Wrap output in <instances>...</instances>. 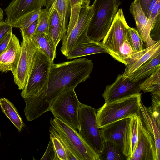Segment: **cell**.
<instances>
[{
    "instance_id": "cell-1",
    "label": "cell",
    "mask_w": 160,
    "mask_h": 160,
    "mask_svg": "<svg viewBox=\"0 0 160 160\" xmlns=\"http://www.w3.org/2000/svg\"><path fill=\"white\" fill-rule=\"evenodd\" d=\"M93 68L92 61L86 58L57 64L52 63L45 85L35 95L24 98V112L27 120L32 121L49 111L52 102L61 92L75 88L86 81Z\"/></svg>"
},
{
    "instance_id": "cell-2",
    "label": "cell",
    "mask_w": 160,
    "mask_h": 160,
    "mask_svg": "<svg viewBox=\"0 0 160 160\" xmlns=\"http://www.w3.org/2000/svg\"><path fill=\"white\" fill-rule=\"evenodd\" d=\"M120 0H95L94 13L90 22L87 37L95 42L103 40L109 31L121 4Z\"/></svg>"
},
{
    "instance_id": "cell-3",
    "label": "cell",
    "mask_w": 160,
    "mask_h": 160,
    "mask_svg": "<svg viewBox=\"0 0 160 160\" xmlns=\"http://www.w3.org/2000/svg\"><path fill=\"white\" fill-rule=\"evenodd\" d=\"M141 101V93H139L105 103L96 112L99 128H103L121 119L138 115Z\"/></svg>"
},
{
    "instance_id": "cell-4",
    "label": "cell",
    "mask_w": 160,
    "mask_h": 160,
    "mask_svg": "<svg viewBox=\"0 0 160 160\" xmlns=\"http://www.w3.org/2000/svg\"><path fill=\"white\" fill-rule=\"evenodd\" d=\"M49 131L56 133L78 160H99V154L84 140L76 130L57 118H51Z\"/></svg>"
},
{
    "instance_id": "cell-5",
    "label": "cell",
    "mask_w": 160,
    "mask_h": 160,
    "mask_svg": "<svg viewBox=\"0 0 160 160\" xmlns=\"http://www.w3.org/2000/svg\"><path fill=\"white\" fill-rule=\"evenodd\" d=\"M78 116L79 135L99 154L102 149L104 140L98 126L96 110L91 106L81 103Z\"/></svg>"
},
{
    "instance_id": "cell-6",
    "label": "cell",
    "mask_w": 160,
    "mask_h": 160,
    "mask_svg": "<svg viewBox=\"0 0 160 160\" xmlns=\"http://www.w3.org/2000/svg\"><path fill=\"white\" fill-rule=\"evenodd\" d=\"M75 88L61 92L52 102L49 108L54 117L75 129H78V109L81 103Z\"/></svg>"
},
{
    "instance_id": "cell-7",
    "label": "cell",
    "mask_w": 160,
    "mask_h": 160,
    "mask_svg": "<svg viewBox=\"0 0 160 160\" xmlns=\"http://www.w3.org/2000/svg\"><path fill=\"white\" fill-rule=\"evenodd\" d=\"M52 63L38 48L26 83L21 92L22 98H28L35 95L45 85Z\"/></svg>"
},
{
    "instance_id": "cell-8",
    "label": "cell",
    "mask_w": 160,
    "mask_h": 160,
    "mask_svg": "<svg viewBox=\"0 0 160 160\" xmlns=\"http://www.w3.org/2000/svg\"><path fill=\"white\" fill-rule=\"evenodd\" d=\"M93 13L92 5H82L78 21L62 39L60 50L65 57L87 37L88 27Z\"/></svg>"
},
{
    "instance_id": "cell-9",
    "label": "cell",
    "mask_w": 160,
    "mask_h": 160,
    "mask_svg": "<svg viewBox=\"0 0 160 160\" xmlns=\"http://www.w3.org/2000/svg\"><path fill=\"white\" fill-rule=\"evenodd\" d=\"M129 27L126 21L122 8L118 9L111 26L102 41L104 47L114 59L127 38Z\"/></svg>"
},
{
    "instance_id": "cell-10",
    "label": "cell",
    "mask_w": 160,
    "mask_h": 160,
    "mask_svg": "<svg viewBox=\"0 0 160 160\" xmlns=\"http://www.w3.org/2000/svg\"><path fill=\"white\" fill-rule=\"evenodd\" d=\"M21 52L19 59L15 69L12 72L14 82L22 90L26 85L34 56L38 47L33 39L22 36Z\"/></svg>"
},
{
    "instance_id": "cell-11",
    "label": "cell",
    "mask_w": 160,
    "mask_h": 160,
    "mask_svg": "<svg viewBox=\"0 0 160 160\" xmlns=\"http://www.w3.org/2000/svg\"><path fill=\"white\" fill-rule=\"evenodd\" d=\"M131 117L116 121L100 129L103 140L111 141L117 144L127 157L128 160L129 155L130 123Z\"/></svg>"
},
{
    "instance_id": "cell-12",
    "label": "cell",
    "mask_w": 160,
    "mask_h": 160,
    "mask_svg": "<svg viewBox=\"0 0 160 160\" xmlns=\"http://www.w3.org/2000/svg\"><path fill=\"white\" fill-rule=\"evenodd\" d=\"M142 81L133 82L122 74H119L114 82L106 86L102 96L108 103L140 93Z\"/></svg>"
},
{
    "instance_id": "cell-13",
    "label": "cell",
    "mask_w": 160,
    "mask_h": 160,
    "mask_svg": "<svg viewBox=\"0 0 160 160\" xmlns=\"http://www.w3.org/2000/svg\"><path fill=\"white\" fill-rule=\"evenodd\" d=\"M46 1V0H12L4 9L6 16L5 21L12 26L26 15L45 6Z\"/></svg>"
},
{
    "instance_id": "cell-14",
    "label": "cell",
    "mask_w": 160,
    "mask_h": 160,
    "mask_svg": "<svg viewBox=\"0 0 160 160\" xmlns=\"http://www.w3.org/2000/svg\"><path fill=\"white\" fill-rule=\"evenodd\" d=\"M130 160H158L154 141L142 125L139 117L138 141Z\"/></svg>"
},
{
    "instance_id": "cell-15",
    "label": "cell",
    "mask_w": 160,
    "mask_h": 160,
    "mask_svg": "<svg viewBox=\"0 0 160 160\" xmlns=\"http://www.w3.org/2000/svg\"><path fill=\"white\" fill-rule=\"evenodd\" d=\"M138 115L142 125L154 141L158 160H160V119L154 115L150 107H146L141 101Z\"/></svg>"
},
{
    "instance_id": "cell-16",
    "label": "cell",
    "mask_w": 160,
    "mask_h": 160,
    "mask_svg": "<svg viewBox=\"0 0 160 160\" xmlns=\"http://www.w3.org/2000/svg\"><path fill=\"white\" fill-rule=\"evenodd\" d=\"M129 9L134 19L138 31L146 44V48L156 43L157 42L151 38L150 35L153 23L147 18L139 3L133 1L131 3Z\"/></svg>"
},
{
    "instance_id": "cell-17",
    "label": "cell",
    "mask_w": 160,
    "mask_h": 160,
    "mask_svg": "<svg viewBox=\"0 0 160 160\" xmlns=\"http://www.w3.org/2000/svg\"><path fill=\"white\" fill-rule=\"evenodd\" d=\"M21 49L18 39L12 33L7 47L0 54V72H12L15 69Z\"/></svg>"
},
{
    "instance_id": "cell-18",
    "label": "cell",
    "mask_w": 160,
    "mask_h": 160,
    "mask_svg": "<svg viewBox=\"0 0 160 160\" xmlns=\"http://www.w3.org/2000/svg\"><path fill=\"white\" fill-rule=\"evenodd\" d=\"M103 53L109 54L102 42H94L87 37L72 49L66 57L68 59H71L91 54Z\"/></svg>"
},
{
    "instance_id": "cell-19",
    "label": "cell",
    "mask_w": 160,
    "mask_h": 160,
    "mask_svg": "<svg viewBox=\"0 0 160 160\" xmlns=\"http://www.w3.org/2000/svg\"><path fill=\"white\" fill-rule=\"evenodd\" d=\"M49 14L48 35L56 47L65 36L59 15L54 9L48 12Z\"/></svg>"
},
{
    "instance_id": "cell-20",
    "label": "cell",
    "mask_w": 160,
    "mask_h": 160,
    "mask_svg": "<svg viewBox=\"0 0 160 160\" xmlns=\"http://www.w3.org/2000/svg\"><path fill=\"white\" fill-rule=\"evenodd\" d=\"M45 9L48 12L55 9L58 12L64 31L66 33L70 16L69 0H46Z\"/></svg>"
},
{
    "instance_id": "cell-21",
    "label": "cell",
    "mask_w": 160,
    "mask_h": 160,
    "mask_svg": "<svg viewBox=\"0 0 160 160\" xmlns=\"http://www.w3.org/2000/svg\"><path fill=\"white\" fill-rule=\"evenodd\" d=\"M160 68V53L141 66L127 77L133 82H138L148 77Z\"/></svg>"
},
{
    "instance_id": "cell-22",
    "label": "cell",
    "mask_w": 160,
    "mask_h": 160,
    "mask_svg": "<svg viewBox=\"0 0 160 160\" xmlns=\"http://www.w3.org/2000/svg\"><path fill=\"white\" fill-rule=\"evenodd\" d=\"M32 38L38 48L53 62L56 57L57 47L48 35L35 34Z\"/></svg>"
},
{
    "instance_id": "cell-23",
    "label": "cell",
    "mask_w": 160,
    "mask_h": 160,
    "mask_svg": "<svg viewBox=\"0 0 160 160\" xmlns=\"http://www.w3.org/2000/svg\"><path fill=\"white\" fill-rule=\"evenodd\" d=\"M160 53V41L149 47L148 49L133 63L126 66L123 76L127 77L138 68Z\"/></svg>"
},
{
    "instance_id": "cell-24",
    "label": "cell",
    "mask_w": 160,
    "mask_h": 160,
    "mask_svg": "<svg viewBox=\"0 0 160 160\" xmlns=\"http://www.w3.org/2000/svg\"><path fill=\"white\" fill-rule=\"evenodd\" d=\"M0 106L3 112L21 132L24 125L14 104L8 99L2 98H0Z\"/></svg>"
},
{
    "instance_id": "cell-25",
    "label": "cell",
    "mask_w": 160,
    "mask_h": 160,
    "mask_svg": "<svg viewBox=\"0 0 160 160\" xmlns=\"http://www.w3.org/2000/svg\"><path fill=\"white\" fill-rule=\"evenodd\" d=\"M99 157V160H128L119 147L108 140H104L102 149Z\"/></svg>"
},
{
    "instance_id": "cell-26",
    "label": "cell",
    "mask_w": 160,
    "mask_h": 160,
    "mask_svg": "<svg viewBox=\"0 0 160 160\" xmlns=\"http://www.w3.org/2000/svg\"><path fill=\"white\" fill-rule=\"evenodd\" d=\"M50 137L52 142L57 160H78L67 146L56 133L49 131Z\"/></svg>"
},
{
    "instance_id": "cell-27",
    "label": "cell",
    "mask_w": 160,
    "mask_h": 160,
    "mask_svg": "<svg viewBox=\"0 0 160 160\" xmlns=\"http://www.w3.org/2000/svg\"><path fill=\"white\" fill-rule=\"evenodd\" d=\"M139 87L145 92H160V68L142 81Z\"/></svg>"
},
{
    "instance_id": "cell-28",
    "label": "cell",
    "mask_w": 160,
    "mask_h": 160,
    "mask_svg": "<svg viewBox=\"0 0 160 160\" xmlns=\"http://www.w3.org/2000/svg\"><path fill=\"white\" fill-rule=\"evenodd\" d=\"M139 117L136 115L131 118L129 134L130 151L128 160L130 159L135 150L138 139Z\"/></svg>"
},
{
    "instance_id": "cell-29",
    "label": "cell",
    "mask_w": 160,
    "mask_h": 160,
    "mask_svg": "<svg viewBox=\"0 0 160 160\" xmlns=\"http://www.w3.org/2000/svg\"><path fill=\"white\" fill-rule=\"evenodd\" d=\"M69 1L70 16L66 33L69 32L78 21L82 6L81 0H69Z\"/></svg>"
},
{
    "instance_id": "cell-30",
    "label": "cell",
    "mask_w": 160,
    "mask_h": 160,
    "mask_svg": "<svg viewBox=\"0 0 160 160\" xmlns=\"http://www.w3.org/2000/svg\"><path fill=\"white\" fill-rule=\"evenodd\" d=\"M41 9L34 11L26 15L15 23L12 25L13 28L22 29H25L38 19Z\"/></svg>"
},
{
    "instance_id": "cell-31",
    "label": "cell",
    "mask_w": 160,
    "mask_h": 160,
    "mask_svg": "<svg viewBox=\"0 0 160 160\" xmlns=\"http://www.w3.org/2000/svg\"><path fill=\"white\" fill-rule=\"evenodd\" d=\"M49 14L45 9H41L38 19V23L35 34H45L48 35Z\"/></svg>"
},
{
    "instance_id": "cell-32",
    "label": "cell",
    "mask_w": 160,
    "mask_h": 160,
    "mask_svg": "<svg viewBox=\"0 0 160 160\" xmlns=\"http://www.w3.org/2000/svg\"><path fill=\"white\" fill-rule=\"evenodd\" d=\"M128 40L133 51L138 52L143 49V41L138 30L130 27L129 29Z\"/></svg>"
},
{
    "instance_id": "cell-33",
    "label": "cell",
    "mask_w": 160,
    "mask_h": 160,
    "mask_svg": "<svg viewBox=\"0 0 160 160\" xmlns=\"http://www.w3.org/2000/svg\"><path fill=\"white\" fill-rule=\"evenodd\" d=\"M128 35L121 46L118 54L114 58V59L124 64L126 60L134 51L133 50L129 42Z\"/></svg>"
},
{
    "instance_id": "cell-34",
    "label": "cell",
    "mask_w": 160,
    "mask_h": 160,
    "mask_svg": "<svg viewBox=\"0 0 160 160\" xmlns=\"http://www.w3.org/2000/svg\"><path fill=\"white\" fill-rule=\"evenodd\" d=\"M150 37L154 41H160V13L156 17L150 32Z\"/></svg>"
},
{
    "instance_id": "cell-35",
    "label": "cell",
    "mask_w": 160,
    "mask_h": 160,
    "mask_svg": "<svg viewBox=\"0 0 160 160\" xmlns=\"http://www.w3.org/2000/svg\"><path fill=\"white\" fill-rule=\"evenodd\" d=\"M41 160H57V156L52 142L51 138L46 151Z\"/></svg>"
},
{
    "instance_id": "cell-36",
    "label": "cell",
    "mask_w": 160,
    "mask_h": 160,
    "mask_svg": "<svg viewBox=\"0 0 160 160\" xmlns=\"http://www.w3.org/2000/svg\"><path fill=\"white\" fill-rule=\"evenodd\" d=\"M38 21V19L25 29H20L22 36L32 38L35 34Z\"/></svg>"
},
{
    "instance_id": "cell-37",
    "label": "cell",
    "mask_w": 160,
    "mask_h": 160,
    "mask_svg": "<svg viewBox=\"0 0 160 160\" xmlns=\"http://www.w3.org/2000/svg\"><path fill=\"white\" fill-rule=\"evenodd\" d=\"M13 27L12 25L5 21L0 22V40L8 32L12 30Z\"/></svg>"
},
{
    "instance_id": "cell-38",
    "label": "cell",
    "mask_w": 160,
    "mask_h": 160,
    "mask_svg": "<svg viewBox=\"0 0 160 160\" xmlns=\"http://www.w3.org/2000/svg\"><path fill=\"white\" fill-rule=\"evenodd\" d=\"M12 30L8 32L0 40V54H1L7 47L11 39Z\"/></svg>"
},
{
    "instance_id": "cell-39",
    "label": "cell",
    "mask_w": 160,
    "mask_h": 160,
    "mask_svg": "<svg viewBox=\"0 0 160 160\" xmlns=\"http://www.w3.org/2000/svg\"><path fill=\"white\" fill-rule=\"evenodd\" d=\"M160 0H158L156 4L151 12L149 18H148L153 22L158 14L160 13Z\"/></svg>"
},
{
    "instance_id": "cell-40",
    "label": "cell",
    "mask_w": 160,
    "mask_h": 160,
    "mask_svg": "<svg viewBox=\"0 0 160 160\" xmlns=\"http://www.w3.org/2000/svg\"><path fill=\"white\" fill-rule=\"evenodd\" d=\"M151 0H134V1L138 2L145 15L147 14L148 7Z\"/></svg>"
},
{
    "instance_id": "cell-41",
    "label": "cell",
    "mask_w": 160,
    "mask_h": 160,
    "mask_svg": "<svg viewBox=\"0 0 160 160\" xmlns=\"http://www.w3.org/2000/svg\"><path fill=\"white\" fill-rule=\"evenodd\" d=\"M158 0H151L149 5L148 12L146 17L148 18L149 17L151 12L156 4Z\"/></svg>"
},
{
    "instance_id": "cell-42",
    "label": "cell",
    "mask_w": 160,
    "mask_h": 160,
    "mask_svg": "<svg viewBox=\"0 0 160 160\" xmlns=\"http://www.w3.org/2000/svg\"><path fill=\"white\" fill-rule=\"evenodd\" d=\"M3 11L2 9L0 7V22L3 20Z\"/></svg>"
},
{
    "instance_id": "cell-43",
    "label": "cell",
    "mask_w": 160,
    "mask_h": 160,
    "mask_svg": "<svg viewBox=\"0 0 160 160\" xmlns=\"http://www.w3.org/2000/svg\"><path fill=\"white\" fill-rule=\"evenodd\" d=\"M81 3L82 5H88L87 2V0H81Z\"/></svg>"
},
{
    "instance_id": "cell-44",
    "label": "cell",
    "mask_w": 160,
    "mask_h": 160,
    "mask_svg": "<svg viewBox=\"0 0 160 160\" xmlns=\"http://www.w3.org/2000/svg\"><path fill=\"white\" fill-rule=\"evenodd\" d=\"M87 2L88 4V5H89L90 2V0H87Z\"/></svg>"
},
{
    "instance_id": "cell-45",
    "label": "cell",
    "mask_w": 160,
    "mask_h": 160,
    "mask_svg": "<svg viewBox=\"0 0 160 160\" xmlns=\"http://www.w3.org/2000/svg\"><path fill=\"white\" fill-rule=\"evenodd\" d=\"M1 131H0V138L1 137Z\"/></svg>"
}]
</instances>
